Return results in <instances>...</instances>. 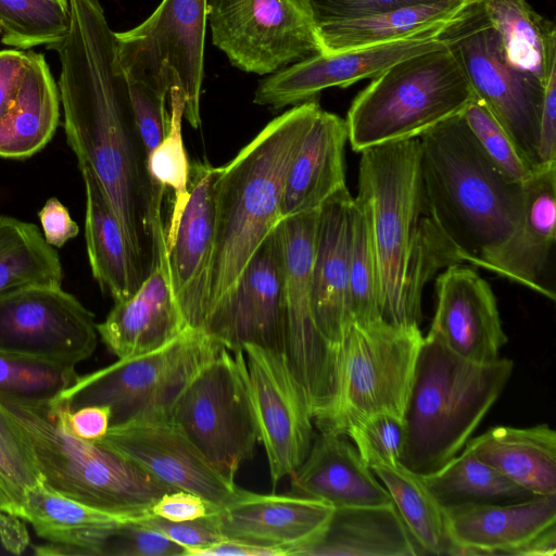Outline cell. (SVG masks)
<instances>
[{
    "instance_id": "cell-18",
    "label": "cell",
    "mask_w": 556,
    "mask_h": 556,
    "mask_svg": "<svg viewBox=\"0 0 556 556\" xmlns=\"http://www.w3.org/2000/svg\"><path fill=\"white\" fill-rule=\"evenodd\" d=\"M118 453L173 490H185L220 507L239 486L217 472L170 416L112 426L94 441Z\"/></svg>"
},
{
    "instance_id": "cell-2",
    "label": "cell",
    "mask_w": 556,
    "mask_h": 556,
    "mask_svg": "<svg viewBox=\"0 0 556 556\" xmlns=\"http://www.w3.org/2000/svg\"><path fill=\"white\" fill-rule=\"evenodd\" d=\"M356 200L365 210L383 320L419 327L426 283L457 258L427 212L418 138L363 150Z\"/></svg>"
},
{
    "instance_id": "cell-17",
    "label": "cell",
    "mask_w": 556,
    "mask_h": 556,
    "mask_svg": "<svg viewBox=\"0 0 556 556\" xmlns=\"http://www.w3.org/2000/svg\"><path fill=\"white\" fill-rule=\"evenodd\" d=\"M282 291V239L278 224L207 313L201 329L230 352L242 351L247 344L283 352Z\"/></svg>"
},
{
    "instance_id": "cell-9",
    "label": "cell",
    "mask_w": 556,
    "mask_h": 556,
    "mask_svg": "<svg viewBox=\"0 0 556 556\" xmlns=\"http://www.w3.org/2000/svg\"><path fill=\"white\" fill-rule=\"evenodd\" d=\"M223 348L202 329L187 327L154 351L117 358L111 365L79 376L56 401L70 410L87 405L108 406L110 427L170 416L186 386Z\"/></svg>"
},
{
    "instance_id": "cell-1",
    "label": "cell",
    "mask_w": 556,
    "mask_h": 556,
    "mask_svg": "<svg viewBox=\"0 0 556 556\" xmlns=\"http://www.w3.org/2000/svg\"><path fill=\"white\" fill-rule=\"evenodd\" d=\"M70 29L55 47L66 140L99 179L144 280L166 243L165 190L149 176L115 31L99 0H70Z\"/></svg>"
},
{
    "instance_id": "cell-37",
    "label": "cell",
    "mask_w": 556,
    "mask_h": 556,
    "mask_svg": "<svg viewBox=\"0 0 556 556\" xmlns=\"http://www.w3.org/2000/svg\"><path fill=\"white\" fill-rule=\"evenodd\" d=\"M421 478L444 509L466 505L511 504L534 496L465 446L441 469Z\"/></svg>"
},
{
    "instance_id": "cell-51",
    "label": "cell",
    "mask_w": 556,
    "mask_h": 556,
    "mask_svg": "<svg viewBox=\"0 0 556 556\" xmlns=\"http://www.w3.org/2000/svg\"><path fill=\"white\" fill-rule=\"evenodd\" d=\"M552 164H556V67L544 86L536 143V168Z\"/></svg>"
},
{
    "instance_id": "cell-7",
    "label": "cell",
    "mask_w": 556,
    "mask_h": 556,
    "mask_svg": "<svg viewBox=\"0 0 556 556\" xmlns=\"http://www.w3.org/2000/svg\"><path fill=\"white\" fill-rule=\"evenodd\" d=\"M476 97L445 47L405 58L375 76L352 101L345 124L352 149L419 138L462 114Z\"/></svg>"
},
{
    "instance_id": "cell-25",
    "label": "cell",
    "mask_w": 556,
    "mask_h": 556,
    "mask_svg": "<svg viewBox=\"0 0 556 556\" xmlns=\"http://www.w3.org/2000/svg\"><path fill=\"white\" fill-rule=\"evenodd\" d=\"M185 328L172 290L167 253L156 257L138 290L114 302L106 318L97 324L101 341L118 359L154 351Z\"/></svg>"
},
{
    "instance_id": "cell-55",
    "label": "cell",
    "mask_w": 556,
    "mask_h": 556,
    "mask_svg": "<svg viewBox=\"0 0 556 556\" xmlns=\"http://www.w3.org/2000/svg\"><path fill=\"white\" fill-rule=\"evenodd\" d=\"M0 443L15 457L35 468L22 432L0 403ZM36 469V468H35Z\"/></svg>"
},
{
    "instance_id": "cell-6",
    "label": "cell",
    "mask_w": 556,
    "mask_h": 556,
    "mask_svg": "<svg viewBox=\"0 0 556 556\" xmlns=\"http://www.w3.org/2000/svg\"><path fill=\"white\" fill-rule=\"evenodd\" d=\"M41 480L55 492L115 514H144L173 491L113 450L66 432L50 403L0 397Z\"/></svg>"
},
{
    "instance_id": "cell-36",
    "label": "cell",
    "mask_w": 556,
    "mask_h": 556,
    "mask_svg": "<svg viewBox=\"0 0 556 556\" xmlns=\"http://www.w3.org/2000/svg\"><path fill=\"white\" fill-rule=\"evenodd\" d=\"M370 469L388 490L421 555H463L450 534L444 508L421 476L402 464H375Z\"/></svg>"
},
{
    "instance_id": "cell-40",
    "label": "cell",
    "mask_w": 556,
    "mask_h": 556,
    "mask_svg": "<svg viewBox=\"0 0 556 556\" xmlns=\"http://www.w3.org/2000/svg\"><path fill=\"white\" fill-rule=\"evenodd\" d=\"M75 366L0 352V397L25 403H50L71 388Z\"/></svg>"
},
{
    "instance_id": "cell-57",
    "label": "cell",
    "mask_w": 556,
    "mask_h": 556,
    "mask_svg": "<svg viewBox=\"0 0 556 556\" xmlns=\"http://www.w3.org/2000/svg\"><path fill=\"white\" fill-rule=\"evenodd\" d=\"M466 5L476 4L482 2L483 0H463Z\"/></svg>"
},
{
    "instance_id": "cell-22",
    "label": "cell",
    "mask_w": 556,
    "mask_h": 556,
    "mask_svg": "<svg viewBox=\"0 0 556 556\" xmlns=\"http://www.w3.org/2000/svg\"><path fill=\"white\" fill-rule=\"evenodd\" d=\"M354 198L345 189L318 210L312 266L314 325L329 361L332 377L336 355L351 324L349 261ZM333 388V386H332Z\"/></svg>"
},
{
    "instance_id": "cell-3",
    "label": "cell",
    "mask_w": 556,
    "mask_h": 556,
    "mask_svg": "<svg viewBox=\"0 0 556 556\" xmlns=\"http://www.w3.org/2000/svg\"><path fill=\"white\" fill-rule=\"evenodd\" d=\"M418 139L431 223L458 264L486 269L519 220L523 184L509 180L495 167L462 114Z\"/></svg>"
},
{
    "instance_id": "cell-48",
    "label": "cell",
    "mask_w": 556,
    "mask_h": 556,
    "mask_svg": "<svg viewBox=\"0 0 556 556\" xmlns=\"http://www.w3.org/2000/svg\"><path fill=\"white\" fill-rule=\"evenodd\" d=\"M139 522L163 533L169 540L184 546L186 551L204 547L224 539L211 516L193 520L170 521L149 514Z\"/></svg>"
},
{
    "instance_id": "cell-11",
    "label": "cell",
    "mask_w": 556,
    "mask_h": 556,
    "mask_svg": "<svg viewBox=\"0 0 556 556\" xmlns=\"http://www.w3.org/2000/svg\"><path fill=\"white\" fill-rule=\"evenodd\" d=\"M206 12L207 0H162L140 25L115 33L127 79L144 84L168 101L170 90L178 89L184 117L192 128L201 124Z\"/></svg>"
},
{
    "instance_id": "cell-45",
    "label": "cell",
    "mask_w": 556,
    "mask_h": 556,
    "mask_svg": "<svg viewBox=\"0 0 556 556\" xmlns=\"http://www.w3.org/2000/svg\"><path fill=\"white\" fill-rule=\"evenodd\" d=\"M186 548L137 521L125 523L103 542L99 556H185Z\"/></svg>"
},
{
    "instance_id": "cell-29",
    "label": "cell",
    "mask_w": 556,
    "mask_h": 556,
    "mask_svg": "<svg viewBox=\"0 0 556 556\" xmlns=\"http://www.w3.org/2000/svg\"><path fill=\"white\" fill-rule=\"evenodd\" d=\"M346 141L345 121L320 109L289 166L281 202L282 219L319 210L332 195L348 189Z\"/></svg>"
},
{
    "instance_id": "cell-52",
    "label": "cell",
    "mask_w": 556,
    "mask_h": 556,
    "mask_svg": "<svg viewBox=\"0 0 556 556\" xmlns=\"http://www.w3.org/2000/svg\"><path fill=\"white\" fill-rule=\"evenodd\" d=\"M46 242L53 248H62L75 238L79 227L68 210L56 199L50 198L38 213Z\"/></svg>"
},
{
    "instance_id": "cell-32",
    "label": "cell",
    "mask_w": 556,
    "mask_h": 556,
    "mask_svg": "<svg viewBox=\"0 0 556 556\" xmlns=\"http://www.w3.org/2000/svg\"><path fill=\"white\" fill-rule=\"evenodd\" d=\"M78 167L85 184V239L92 276L114 302L126 300L143 279L99 179L87 165L78 164Z\"/></svg>"
},
{
    "instance_id": "cell-34",
    "label": "cell",
    "mask_w": 556,
    "mask_h": 556,
    "mask_svg": "<svg viewBox=\"0 0 556 556\" xmlns=\"http://www.w3.org/2000/svg\"><path fill=\"white\" fill-rule=\"evenodd\" d=\"M463 0H438L315 27L319 53L361 49L447 26L464 10Z\"/></svg>"
},
{
    "instance_id": "cell-39",
    "label": "cell",
    "mask_w": 556,
    "mask_h": 556,
    "mask_svg": "<svg viewBox=\"0 0 556 556\" xmlns=\"http://www.w3.org/2000/svg\"><path fill=\"white\" fill-rule=\"evenodd\" d=\"M71 25L70 2L62 0H0L2 42L20 49L55 48Z\"/></svg>"
},
{
    "instance_id": "cell-24",
    "label": "cell",
    "mask_w": 556,
    "mask_h": 556,
    "mask_svg": "<svg viewBox=\"0 0 556 556\" xmlns=\"http://www.w3.org/2000/svg\"><path fill=\"white\" fill-rule=\"evenodd\" d=\"M444 510L450 534L463 555L527 556L534 540L556 527V494Z\"/></svg>"
},
{
    "instance_id": "cell-44",
    "label": "cell",
    "mask_w": 556,
    "mask_h": 556,
    "mask_svg": "<svg viewBox=\"0 0 556 556\" xmlns=\"http://www.w3.org/2000/svg\"><path fill=\"white\" fill-rule=\"evenodd\" d=\"M345 434L369 468L375 464H402L405 444L402 416L388 412L375 413L353 422Z\"/></svg>"
},
{
    "instance_id": "cell-20",
    "label": "cell",
    "mask_w": 556,
    "mask_h": 556,
    "mask_svg": "<svg viewBox=\"0 0 556 556\" xmlns=\"http://www.w3.org/2000/svg\"><path fill=\"white\" fill-rule=\"evenodd\" d=\"M219 167L190 164L189 197L166 242L172 290L186 327L201 329L207 313L215 233V182Z\"/></svg>"
},
{
    "instance_id": "cell-26",
    "label": "cell",
    "mask_w": 556,
    "mask_h": 556,
    "mask_svg": "<svg viewBox=\"0 0 556 556\" xmlns=\"http://www.w3.org/2000/svg\"><path fill=\"white\" fill-rule=\"evenodd\" d=\"M556 164L538 167L523 182L519 220L488 270L555 299L541 282L555 243Z\"/></svg>"
},
{
    "instance_id": "cell-27",
    "label": "cell",
    "mask_w": 556,
    "mask_h": 556,
    "mask_svg": "<svg viewBox=\"0 0 556 556\" xmlns=\"http://www.w3.org/2000/svg\"><path fill=\"white\" fill-rule=\"evenodd\" d=\"M291 476L292 493L333 508L381 506L392 498L344 433L319 432Z\"/></svg>"
},
{
    "instance_id": "cell-19",
    "label": "cell",
    "mask_w": 556,
    "mask_h": 556,
    "mask_svg": "<svg viewBox=\"0 0 556 556\" xmlns=\"http://www.w3.org/2000/svg\"><path fill=\"white\" fill-rule=\"evenodd\" d=\"M445 27L388 43L331 54L315 53L263 79L253 102L278 110L316 99L327 88L348 87L374 78L405 58L443 47L439 35Z\"/></svg>"
},
{
    "instance_id": "cell-12",
    "label": "cell",
    "mask_w": 556,
    "mask_h": 556,
    "mask_svg": "<svg viewBox=\"0 0 556 556\" xmlns=\"http://www.w3.org/2000/svg\"><path fill=\"white\" fill-rule=\"evenodd\" d=\"M439 38L456 58L476 97L535 169L544 85L507 61L481 2L466 5Z\"/></svg>"
},
{
    "instance_id": "cell-4",
    "label": "cell",
    "mask_w": 556,
    "mask_h": 556,
    "mask_svg": "<svg viewBox=\"0 0 556 556\" xmlns=\"http://www.w3.org/2000/svg\"><path fill=\"white\" fill-rule=\"evenodd\" d=\"M320 109L317 98L294 105L269 122L229 163L219 167L207 313L282 219L289 166Z\"/></svg>"
},
{
    "instance_id": "cell-56",
    "label": "cell",
    "mask_w": 556,
    "mask_h": 556,
    "mask_svg": "<svg viewBox=\"0 0 556 556\" xmlns=\"http://www.w3.org/2000/svg\"><path fill=\"white\" fill-rule=\"evenodd\" d=\"M23 528L24 521L22 519L2 511L0 500V540L3 546L17 540Z\"/></svg>"
},
{
    "instance_id": "cell-13",
    "label": "cell",
    "mask_w": 556,
    "mask_h": 556,
    "mask_svg": "<svg viewBox=\"0 0 556 556\" xmlns=\"http://www.w3.org/2000/svg\"><path fill=\"white\" fill-rule=\"evenodd\" d=\"M213 43L247 73L273 74L319 53L306 0H208Z\"/></svg>"
},
{
    "instance_id": "cell-38",
    "label": "cell",
    "mask_w": 556,
    "mask_h": 556,
    "mask_svg": "<svg viewBox=\"0 0 556 556\" xmlns=\"http://www.w3.org/2000/svg\"><path fill=\"white\" fill-rule=\"evenodd\" d=\"M58 252L33 223L0 215V292L31 285L61 286Z\"/></svg>"
},
{
    "instance_id": "cell-58",
    "label": "cell",
    "mask_w": 556,
    "mask_h": 556,
    "mask_svg": "<svg viewBox=\"0 0 556 556\" xmlns=\"http://www.w3.org/2000/svg\"><path fill=\"white\" fill-rule=\"evenodd\" d=\"M62 1L67 2V3L70 2V0H62Z\"/></svg>"
},
{
    "instance_id": "cell-50",
    "label": "cell",
    "mask_w": 556,
    "mask_h": 556,
    "mask_svg": "<svg viewBox=\"0 0 556 556\" xmlns=\"http://www.w3.org/2000/svg\"><path fill=\"white\" fill-rule=\"evenodd\" d=\"M218 508L198 494L173 490L159 497L150 507V513L166 520L185 521L212 516Z\"/></svg>"
},
{
    "instance_id": "cell-41",
    "label": "cell",
    "mask_w": 556,
    "mask_h": 556,
    "mask_svg": "<svg viewBox=\"0 0 556 556\" xmlns=\"http://www.w3.org/2000/svg\"><path fill=\"white\" fill-rule=\"evenodd\" d=\"M170 122L167 134L159 146L149 153L148 173L152 181L165 191L174 193L168 226L165 228L166 242L172 238L189 197L190 163L182 141L181 121L185 102L181 92H169Z\"/></svg>"
},
{
    "instance_id": "cell-47",
    "label": "cell",
    "mask_w": 556,
    "mask_h": 556,
    "mask_svg": "<svg viewBox=\"0 0 556 556\" xmlns=\"http://www.w3.org/2000/svg\"><path fill=\"white\" fill-rule=\"evenodd\" d=\"M315 27L438 0H306Z\"/></svg>"
},
{
    "instance_id": "cell-43",
    "label": "cell",
    "mask_w": 556,
    "mask_h": 556,
    "mask_svg": "<svg viewBox=\"0 0 556 556\" xmlns=\"http://www.w3.org/2000/svg\"><path fill=\"white\" fill-rule=\"evenodd\" d=\"M462 116L483 152L506 178L523 184L533 174L534 168L480 99L475 97Z\"/></svg>"
},
{
    "instance_id": "cell-16",
    "label": "cell",
    "mask_w": 556,
    "mask_h": 556,
    "mask_svg": "<svg viewBox=\"0 0 556 556\" xmlns=\"http://www.w3.org/2000/svg\"><path fill=\"white\" fill-rule=\"evenodd\" d=\"M242 351L258 441L275 488L306 458L315 438L313 413L283 352L255 344Z\"/></svg>"
},
{
    "instance_id": "cell-5",
    "label": "cell",
    "mask_w": 556,
    "mask_h": 556,
    "mask_svg": "<svg viewBox=\"0 0 556 556\" xmlns=\"http://www.w3.org/2000/svg\"><path fill=\"white\" fill-rule=\"evenodd\" d=\"M513 370L509 358L470 362L424 337L404 412L402 465L419 476L441 469L464 448Z\"/></svg>"
},
{
    "instance_id": "cell-8",
    "label": "cell",
    "mask_w": 556,
    "mask_h": 556,
    "mask_svg": "<svg viewBox=\"0 0 556 556\" xmlns=\"http://www.w3.org/2000/svg\"><path fill=\"white\" fill-rule=\"evenodd\" d=\"M422 339L419 327L352 320L337 351L331 399L314 418L319 432L345 434L380 412L404 418Z\"/></svg>"
},
{
    "instance_id": "cell-14",
    "label": "cell",
    "mask_w": 556,
    "mask_h": 556,
    "mask_svg": "<svg viewBox=\"0 0 556 556\" xmlns=\"http://www.w3.org/2000/svg\"><path fill=\"white\" fill-rule=\"evenodd\" d=\"M94 315L62 286L0 292V352L75 366L98 345Z\"/></svg>"
},
{
    "instance_id": "cell-31",
    "label": "cell",
    "mask_w": 556,
    "mask_h": 556,
    "mask_svg": "<svg viewBox=\"0 0 556 556\" xmlns=\"http://www.w3.org/2000/svg\"><path fill=\"white\" fill-rule=\"evenodd\" d=\"M465 447L533 495L556 494V432L548 425L493 427Z\"/></svg>"
},
{
    "instance_id": "cell-21",
    "label": "cell",
    "mask_w": 556,
    "mask_h": 556,
    "mask_svg": "<svg viewBox=\"0 0 556 556\" xmlns=\"http://www.w3.org/2000/svg\"><path fill=\"white\" fill-rule=\"evenodd\" d=\"M435 291V313L428 334L467 361H496L508 339L488 281L471 266L453 264L437 277Z\"/></svg>"
},
{
    "instance_id": "cell-28",
    "label": "cell",
    "mask_w": 556,
    "mask_h": 556,
    "mask_svg": "<svg viewBox=\"0 0 556 556\" xmlns=\"http://www.w3.org/2000/svg\"><path fill=\"white\" fill-rule=\"evenodd\" d=\"M149 514L105 511L66 497L40 480L26 491L22 520L48 542L36 546L38 555L99 556L112 532Z\"/></svg>"
},
{
    "instance_id": "cell-10",
    "label": "cell",
    "mask_w": 556,
    "mask_h": 556,
    "mask_svg": "<svg viewBox=\"0 0 556 556\" xmlns=\"http://www.w3.org/2000/svg\"><path fill=\"white\" fill-rule=\"evenodd\" d=\"M208 464L233 481L258 442L243 351L223 348L190 380L170 410Z\"/></svg>"
},
{
    "instance_id": "cell-30",
    "label": "cell",
    "mask_w": 556,
    "mask_h": 556,
    "mask_svg": "<svg viewBox=\"0 0 556 556\" xmlns=\"http://www.w3.org/2000/svg\"><path fill=\"white\" fill-rule=\"evenodd\" d=\"M394 504L336 507L321 533L296 556H417Z\"/></svg>"
},
{
    "instance_id": "cell-53",
    "label": "cell",
    "mask_w": 556,
    "mask_h": 556,
    "mask_svg": "<svg viewBox=\"0 0 556 556\" xmlns=\"http://www.w3.org/2000/svg\"><path fill=\"white\" fill-rule=\"evenodd\" d=\"M27 61L26 52L0 51V124L15 102Z\"/></svg>"
},
{
    "instance_id": "cell-49",
    "label": "cell",
    "mask_w": 556,
    "mask_h": 556,
    "mask_svg": "<svg viewBox=\"0 0 556 556\" xmlns=\"http://www.w3.org/2000/svg\"><path fill=\"white\" fill-rule=\"evenodd\" d=\"M51 407L62 428L79 439L99 441L110 429L111 410L108 406L87 405L70 410L54 400Z\"/></svg>"
},
{
    "instance_id": "cell-42",
    "label": "cell",
    "mask_w": 556,
    "mask_h": 556,
    "mask_svg": "<svg viewBox=\"0 0 556 556\" xmlns=\"http://www.w3.org/2000/svg\"><path fill=\"white\" fill-rule=\"evenodd\" d=\"M349 307L352 320L370 323L381 319L377 301V267L368 219L354 198L349 261Z\"/></svg>"
},
{
    "instance_id": "cell-33",
    "label": "cell",
    "mask_w": 556,
    "mask_h": 556,
    "mask_svg": "<svg viewBox=\"0 0 556 556\" xmlns=\"http://www.w3.org/2000/svg\"><path fill=\"white\" fill-rule=\"evenodd\" d=\"M15 102L0 124V157L23 160L41 151L60 122V94L45 56L27 52Z\"/></svg>"
},
{
    "instance_id": "cell-15",
    "label": "cell",
    "mask_w": 556,
    "mask_h": 556,
    "mask_svg": "<svg viewBox=\"0 0 556 556\" xmlns=\"http://www.w3.org/2000/svg\"><path fill=\"white\" fill-rule=\"evenodd\" d=\"M318 210L280 220L283 270V352L307 396L313 420L327 407L332 370L317 334L312 309V266Z\"/></svg>"
},
{
    "instance_id": "cell-46",
    "label": "cell",
    "mask_w": 556,
    "mask_h": 556,
    "mask_svg": "<svg viewBox=\"0 0 556 556\" xmlns=\"http://www.w3.org/2000/svg\"><path fill=\"white\" fill-rule=\"evenodd\" d=\"M127 78V77H126ZM131 109L139 137L149 155L169 128L168 99L142 83L127 79Z\"/></svg>"
},
{
    "instance_id": "cell-23",
    "label": "cell",
    "mask_w": 556,
    "mask_h": 556,
    "mask_svg": "<svg viewBox=\"0 0 556 556\" xmlns=\"http://www.w3.org/2000/svg\"><path fill=\"white\" fill-rule=\"evenodd\" d=\"M333 507L296 494H261L239 488L211 518L224 538L298 553L326 527Z\"/></svg>"
},
{
    "instance_id": "cell-35",
    "label": "cell",
    "mask_w": 556,
    "mask_h": 556,
    "mask_svg": "<svg viewBox=\"0 0 556 556\" xmlns=\"http://www.w3.org/2000/svg\"><path fill=\"white\" fill-rule=\"evenodd\" d=\"M486 18L497 33L507 61L544 86L556 67V28L526 0H483Z\"/></svg>"
},
{
    "instance_id": "cell-54",
    "label": "cell",
    "mask_w": 556,
    "mask_h": 556,
    "mask_svg": "<svg viewBox=\"0 0 556 556\" xmlns=\"http://www.w3.org/2000/svg\"><path fill=\"white\" fill-rule=\"evenodd\" d=\"M185 556H285V554L279 549L224 538L204 547L187 549Z\"/></svg>"
}]
</instances>
